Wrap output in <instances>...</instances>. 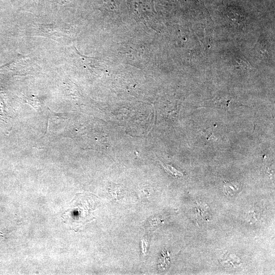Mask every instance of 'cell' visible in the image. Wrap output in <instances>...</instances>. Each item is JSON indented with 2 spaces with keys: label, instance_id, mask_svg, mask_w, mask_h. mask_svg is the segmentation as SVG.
<instances>
[{
  "label": "cell",
  "instance_id": "1",
  "mask_svg": "<svg viewBox=\"0 0 275 275\" xmlns=\"http://www.w3.org/2000/svg\"><path fill=\"white\" fill-rule=\"evenodd\" d=\"M89 197L84 195L76 196L72 205L63 215V218L72 228H80L91 221L93 204Z\"/></svg>",
  "mask_w": 275,
  "mask_h": 275
},
{
  "label": "cell",
  "instance_id": "3",
  "mask_svg": "<svg viewBox=\"0 0 275 275\" xmlns=\"http://www.w3.org/2000/svg\"><path fill=\"white\" fill-rule=\"evenodd\" d=\"M109 192L114 199H118L119 194H121V186L114 183L112 184L109 188Z\"/></svg>",
  "mask_w": 275,
  "mask_h": 275
},
{
  "label": "cell",
  "instance_id": "2",
  "mask_svg": "<svg viewBox=\"0 0 275 275\" xmlns=\"http://www.w3.org/2000/svg\"><path fill=\"white\" fill-rule=\"evenodd\" d=\"M36 29L38 32H39V34H41L42 36L51 38L56 39V38L59 37L58 34V28L54 25H44V24H36Z\"/></svg>",
  "mask_w": 275,
  "mask_h": 275
}]
</instances>
